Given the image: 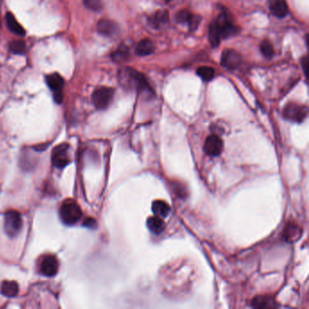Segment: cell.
I'll use <instances>...</instances> for the list:
<instances>
[{
  "mask_svg": "<svg viewBox=\"0 0 309 309\" xmlns=\"http://www.w3.org/2000/svg\"><path fill=\"white\" fill-rule=\"evenodd\" d=\"M114 90L110 87H100L92 95V101L96 109L104 110L110 105L113 100Z\"/></svg>",
  "mask_w": 309,
  "mask_h": 309,
  "instance_id": "obj_5",
  "label": "cell"
},
{
  "mask_svg": "<svg viewBox=\"0 0 309 309\" xmlns=\"http://www.w3.org/2000/svg\"><path fill=\"white\" fill-rule=\"evenodd\" d=\"M301 234V231L299 228H297L294 224H288L285 229L284 232V237L287 241H296L297 238H299V236Z\"/></svg>",
  "mask_w": 309,
  "mask_h": 309,
  "instance_id": "obj_22",
  "label": "cell"
},
{
  "mask_svg": "<svg viewBox=\"0 0 309 309\" xmlns=\"http://www.w3.org/2000/svg\"><path fill=\"white\" fill-rule=\"evenodd\" d=\"M308 107L295 103H289L284 108V117L294 123H302L308 116Z\"/></svg>",
  "mask_w": 309,
  "mask_h": 309,
  "instance_id": "obj_7",
  "label": "cell"
},
{
  "mask_svg": "<svg viewBox=\"0 0 309 309\" xmlns=\"http://www.w3.org/2000/svg\"><path fill=\"white\" fill-rule=\"evenodd\" d=\"M153 211L155 216L160 218H165L171 212V208L167 202L163 201H155L153 203Z\"/></svg>",
  "mask_w": 309,
  "mask_h": 309,
  "instance_id": "obj_19",
  "label": "cell"
},
{
  "mask_svg": "<svg viewBox=\"0 0 309 309\" xmlns=\"http://www.w3.org/2000/svg\"><path fill=\"white\" fill-rule=\"evenodd\" d=\"M154 50V43L147 38L139 42L135 49L136 54L140 56H145V55L153 54Z\"/></svg>",
  "mask_w": 309,
  "mask_h": 309,
  "instance_id": "obj_18",
  "label": "cell"
},
{
  "mask_svg": "<svg viewBox=\"0 0 309 309\" xmlns=\"http://www.w3.org/2000/svg\"><path fill=\"white\" fill-rule=\"evenodd\" d=\"M112 57L115 62L122 63L129 58V49L125 46H121L113 54Z\"/></svg>",
  "mask_w": 309,
  "mask_h": 309,
  "instance_id": "obj_24",
  "label": "cell"
},
{
  "mask_svg": "<svg viewBox=\"0 0 309 309\" xmlns=\"http://www.w3.org/2000/svg\"><path fill=\"white\" fill-rule=\"evenodd\" d=\"M9 50L13 54H23L26 51V43L22 40H14L9 43Z\"/></svg>",
  "mask_w": 309,
  "mask_h": 309,
  "instance_id": "obj_23",
  "label": "cell"
},
{
  "mask_svg": "<svg viewBox=\"0 0 309 309\" xmlns=\"http://www.w3.org/2000/svg\"><path fill=\"white\" fill-rule=\"evenodd\" d=\"M166 3H169V2H171V1H173V0H164Z\"/></svg>",
  "mask_w": 309,
  "mask_h": 309,
  "instance_id": "obj_30",
  "label": "cell"
},
{
  "mask_svg": "<svg viewBox=\"0 0 309 309\" xmlns=\"http://www.w3.org/2000/svg\"><path fill=\"white\" fill-rule=\"evenodd\" d=\"M175 20L179 24H188L190 29L192 31L196 29L197 26L200 24L201 18L199 16L192 15L190 11L184 9L177 13V15L175 16Z\"/></svg>",
  "mask_w": 309,
  "mask_h": 309,
  "instance_id": "obj_11",
  "label": "cell"
},
{
  "mask_svg": "<svg viewBox=\"0 0 309 309\" xmlns=\"http://www.w3.org/2000/svg\"><path fill=\"white\" fill-rule=\"evenodd\" d=\"M59 269V263L54 255H46L40 263V272L48 278L54 277Z\"/></svg>",
  "mask_w": 309,
  "mask_h": 309,
  "instance_id": "obj_8",
  "label": "cell"
},
{
  "mask_svg": "<svg viewBox=\"0 0 309 309\" xmlns=\"http://www.w3.org/2000/svg\"><path fill=\"white\" fill-rule=\"evenodd\" d=\"M0 293L8 298L17 297L19 293L18 283L11 280H4L0 285Z\"/></svg>",
  "mask_w": 309,
  "mask_h": 309,
  "instance_id": "obj_15",
  "label": "cell"
},
{
  "mask_svg": "<svg viewBox=\"0 0 309 309\" xmlns=\"http://www.w3.org/2000/svg\"><path fill=\"white\" fill-rule=\"evenodd\" d=\"M197 75L204 81H210L214 77V69L208 66H202L197 69Z\"/></svg>",
  "mask_w": 309,
  "mask_h": 309,
  "instance_id": "obj_25",
  "label": "cell"
},
{
  "mask_svg": "<svg viewBox=\"0 0 309 309\" xmlns=\"http://www.w3.org/2000/svg\"><path fill=\"white\" fill-rule=\"evenodd\" d=\"M119 83L125 89L136 91L143 97L151 98L154 95V90L150 86L148 80L141 74L131 67H124L118 72Z\"/></svg>",
  "mask_w": 309,
  "mask_h": 309,
  "instance_id": "obj_1",
  "label": "cell"
},
{
  "mask_svg": "<svg viewBox=\"0 0 309 309\" xmlns=\"http://www.w3.org/2000/svg\"><path fill=\"white\" fill-rule=\"evenodd\" d=\"M269 10L277 18H285L288 14V6L285 0H269Z\"/></svg>",
  "mask_w": 309,
  "mask_h": 309,
  "instance_id": "obj_13",
  "label": "cell"
},
{
  "mask_svg": "<svg viewBox=\"0 0 309 309\" xmlns=\"http://www.w3.org/2000/svg\"><path fill=\"white\" fill-rule=\"evenodd\" d=\"M147 227L153 233L160 234L163 232L165 225L161 218L158 216H154V217H150L147 220Z\"/></svg>",
  "mask_w": 309,
  "mask_h": 309,
  "instance_id": "obj_20",
  "label": "cell"
},
{
  "mask_svg": "<svg viewBox=\"0 0 309 309\" xmlns=\"http://www.w3.org/2000/svg\"><path fill=\"white\" fill-rule=\"evenodd\" d=\"M238 32V27L232 23V20L228 14L222 12L209 25L208 28V40L210 45L216 48L220 45V40L236 35Z\"/></svg>",
  "mask_w": 309,
  "mask_h": 309,
  "instance_id": "obj_2",
  "label": "cell"
},
{
  "mask_svg": "<svg viewBox=\"0 0 309 309\" xmlns=\"http://www.w3.org/2000/svg\"><path fill=\"white\" fill-rule=\"evenodd\" d=\"M242 62L240 54L232 49H227L221 54V65L227 69H236Z\"/></svg>",
  "mask_w": 309,
  "mask_h": 309,
  "instance_id": "obj_9",
  "label": "cell"
},
{
  "mask_svg": "<svg viewBox=\"0 0 309 309\" xmlns=\"http://www.w3.org/2000/svg\"><path fill=\"white\" fill-rule=\"evenodd\" d=\"M302 66H303L304 73L307 76L308 75V66H309V58L308 56H305L302 59Z\"/></svg>",
  "mask_w": 309,
  "mask_h": 309,
  "instance_id": "obj_29",
  "label": "cell"
},
{
  "mask_svg": "<svg viewBox=\"0 0 309 309\" xmlns=\"http://www.w3.org/2000/svg\"><path fill=\"white\" fill-rule=\"evenodd\" d=\"M52 162L54 166L63 169L71 162L70 147L67 143L57 145L52 153Z\"/></svg>",
  "mask_w": 309,
  "mask_h": 309,
  "instance_id": "obj_6",
  "label": "cell"
},
{
  "mask_svg": "<svg viewBox=\"0 0 309 309\" xmlns=\"http://www.w3.org/2000/svg\"><path fill=\"white\" fill-rule=\"evenodd\" d=\"M83 4L90 10L100 11L103 7V0H83Z\"/></svg>",
  "mask_w": 309,
  "mask_h": 309,
  "instance_id": "obj_27",
  "label": "cell"
},
{
  "mask_svg": "<svg viewBox=\"0 0 309 309\" xmlns=\"http://www.w3.org/2000/svg\"><path fill=\"white\" fill-rule=\"evenodd\" d=\"M169 20V13L167 10H160L154 14L153 18H150V24L154 27H159L161 25L166 24Z\"/></svg>",
  "mask_w": 309,
  "mask_h": 309,
  "instance_id": "obj_21",
  "label": "cell"
},
{
  "mask_svg": "<svg viewBox=\"0 0 309 309\" xmlns=\"http://www.w3.org/2000/svg\"><path fill=\"white\" fill-rule=\"evenodd\" d=\"M59 215L60 219L64 224L73 226L81 220L83 212L77 202L73 200H66L60 207Z\"/></svg>",
  "mask_w": 309,
  "mask_h": 309,
  "instance_id": "obj_3",
  "label": "cell"
},
{
  "mask_svg": "<svg viewBox=\"0 0 309 309\" xmlns=\"http://www.w3.org/2000/svg\"><path fill=\"white\" fill-rule=\"evenodd\" d=\"M6 23L9 30L14 33L15 35L19 36H25L26 31L23 26L18 23V20L13 16L11 13H6Z\"/></svg>",
  "mask_w": 309,
  "mask_h": 309,
  "instance_id": "obj_17",
  "label": "cell"
},
{
  "mask_svg": "<svg viewBox=\"0 0 309 309\" xmlns=\"http://www.w3.org/2000/svg\"><path fill=\"white\" fill-rule=\"evenodd\" d=\"M223 148V143L220 136L211 134L206 139L204 143V151L210 157H216L220 154Z\"/></svg>",
  "mask_w": 309,
  "mask_h": 309,
  "instance_id": "obj_10",
  "label": "cell"
},
{
  "mask_svg": "<svg viewBox=\"0 0 309 309\" xmlns=\"http://www.w3.org/2000/svg\"><path fill=\"white\" fill-rule=\"evenodd\" d=\"M260 51H261L262 54L268 58V59H271L273 57L274 55V49L272 45L270 44V42L268 40H264L260 44Z\"/></svg>",
  "mask_w": 309,
  "mask_h": 309,
  "instance_id": "obj_26",
  "label": "cell"
},
{
  "mask_svg": "<svg viewBox=\"0 0 309 309\" xmlns=\"http://www.w3.org/2000/svg\"><path fill=\"white\" fill-rule=\"evenodd\" d=\"M97 31L103 36L111 37L118 31V26L113 21L109 19H102L97 24Z\"/></svg>",
  "mask_w": 309,
  "mask_h": 309,
  "instance_id": "obj_12",
  "label": "cell"
},
{
  "mask_svg": "<svg viewBox=\"0 0 309 309\" xmlns=\"http://www.w3.org/2000/svg\"><path fill=\"white\" fill-rule=\"evenodd\" d=\"M46 82L50 90L55 93H63V88L65 85V81L59 74H51L46 77Z\"/></svg>",
  "mask_w": 309,
  "mask_h": 309,
  "instance_id": "obj_14",
  "label": "cell"
},
{
  "mask_svg": "<svg viewBox=\"0 0 309 309\" xmlns=\"http://www.w3.org/2000/svg\"><path fill=\"white\" fill-rule=\"evenodd\" d=\"M4 221L5 232L9 238L16 237L23 226V220L21 218V215L18 211L14 209H9L6 211Z\"/></svg>",
  "mask_w": 309,
  "mask_h": 309,
  "instance_id": "obj_4",
  "label": "cell"
},
{
  "mask_svg": "<svg viewBox=\"0 0 309 309\" xmlns=\"http://www.w3.org/2000/svg\"><path fill=\"white\" fill-rule=\"evenodd\" d=\"M83 226L88 228V229H92L94 230L97 226V223H96V220L93 218H87L85 219L83 221Z\"/></svg>",
  "mask_w": 309,
  "mask_h": 309,
  "instance_id": "obj_28",
  "label": "cell"
},
{
  "mask_svg": "<svg viewBox=\"0 0 309 309\" xmlns=\"http://www.w3.org/2000/svg\"><path fill=\"white\" fill-rule=\"evenodd\" d=\"M252 307L257 309H273L277 305L274 298L270 296H258L252 300Z\"/></svg>",
  "mask_w": 309,
  "mask_h": 309,
  "instance_id": "obj_16",
  "label": "cell"
}]
</instances>
